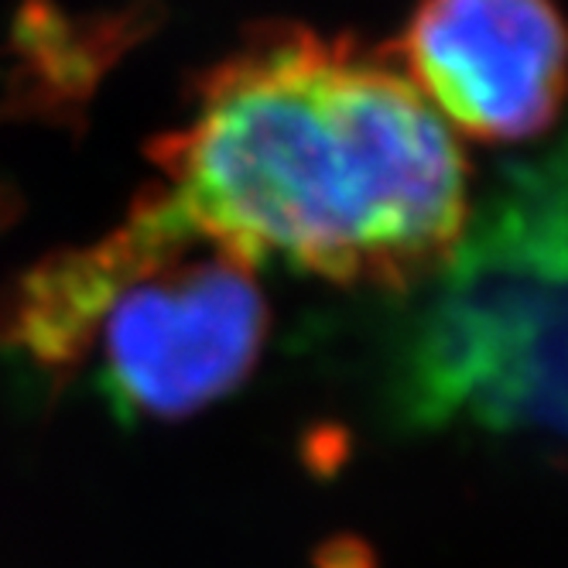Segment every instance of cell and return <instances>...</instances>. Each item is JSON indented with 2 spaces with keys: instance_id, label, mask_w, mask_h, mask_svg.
I'll return each instance as SVG.
<instances>
[{
  "instance_id": "1",
  "label": "cell",
  "mask_w": 568,
  "mask_h": 568,
  "mask_svg": "<svg viewBox=\"0 0 568 568\" xmlns=\"http://www.w3.org/2000/svg\"><path fill=\"white\" fill-rule=\"evenodd\" d=\"M148 158L257 264L346 288H418L473 210L466 151L390 55L292 21L251 28Z\"/></svg>"
},
{
  "instance_id": "2",
  "label": "cell",
  "mask_w": 568,
  "mask_h": 568,
  "mask_svg": "<svg viewBox=\"0 0 568 568\" xmlns=\"http://www.w3.org/2000/svg\"><path fill=\"white\" fill-rule=\"evenodd\" d=\"M261 264L161 185L83 247L0 292V346L62 387L97 390L128 422H182L230 397L264 353Z\"/></svg>"
},
{
  "instance_id": "3",
  "label": "cell",
  "mask_w": 568,
  "mask_h": 568,
  "mask_svg": "<svg viewBox=\"0 0 568 568\" xmlns=\"http://www.w3.org/2000/svg\"><path fill=\"white\" fill-rule=\"evenodd\" d=\"M565 154L520 161L469 210L456 247L418 284L397 394L418 425L561 438Z\"/></svg>"
},
{
  "instance_id": "4",
  "label": "cell",
  "mask_w": 568,
  "mask_h": 568,
  "mask_svg": "<svg viewBox=\"0 0 568 568\" xmlns=\"http://www.w3.org/2000/svg\"><path fill=\"white\" fill-rule=\"evenodd\" d=\"M384 52L445 128L476 141H527L558 116L565 31L551 0H422Z\"/></svg>"
},
{
  "instance_id": "5",
  "label": "cell",
  "mask_w": 568,
  "mask_h": 568,
  "mask_svg": "<svg viewBox=\"0 0 568 568\" xmlns=\"http://www.w3.org/2000/svg\"><path fill=\"white\" fill-rule=\"evenodd\" d=\"M8 213H11V202L4 199V192H0V223L8 220Z\"/></svg>"
}]
</instances>
